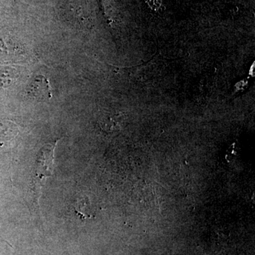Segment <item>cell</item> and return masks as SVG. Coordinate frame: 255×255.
Segmentation results:
<instances>
[{"mask_svg":"<svg viewBox=\"0 0 255 255\" xmlns=\"http://www.w3.org/2000/svg\"><path fill=\"white\" fill-rule=\"evenodd\" d=\"M58 141H59V140L43 145L37 155L34 178L32 182V191L34 193L37 204L41 196L43 183L47 178L51 177L53 174L54 151Z\"/></svg>","mask_w":255,"mask_h":255,"instance_id":"1","label":"cell"},{"mask_svg":"<svg viewBox=\"0 0 255 255\" xmlns=\"http://www.w3.org/2000/svg\"><path fill=\"white\" fill-rule=\"evenodd\" d=\"M85 0H65L63 2V9H65V14L68 16L70 21H74L80 27L86 25V16L83 11L82 2Z\"/></svg>","mask_w":255,"mask_h":255,"instance_id":"3","label":"cell"},{"mask_svg":"<svg viewBox=\"0 0 255 255\" xmlns=\"http://www.w3.org/2000/svg\"><path fill=\"white\" fill-rule=\"evenodd\" d=\"M28 95L36 100H48L52 97V88L49 81L43 75L33 79L28 89Z\"/></svg>","mask_w":255,"mask_h":255,"instance_id":"2","label":"cell"}]
</instances>
